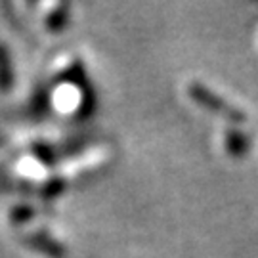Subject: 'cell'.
Wrapping results in <instances>:
<instances>
[{"instance_id": "cell-1", "label": "cell", "mask_w": 258, "mask_h": 258, "mask_svg": "<svg viewBox=\"0 0 258 258\" xmlns=\"http://www.w3.org/2000/svg\"><path fill=\"white\" fill-rule=\"evenodd\" d=\"M187 94H189V98H191L195 103H199L203 109L211 111V113L218 115L222 119H228L230 122H233V124H241V122H245V119H247V115H245L237 105H233V103H230L228 100H224V98L218 96L216 92H212L211 88H207L203 83H197V81L189 83L187 84Z\"/></svg>"}, {"instance_id": "cell-2", "label": "cell", "mask_w": 258, "mask_h": 258, "mask_svg": "<svg viewBox=\"0 0 258 258\" xmlns=\"http://www.w3.org/2000/svg\"><path fill=\"white\" fill-rule=\"evenodd\" d=\"M224 148H226V151L230 155H235V157L245 155L247 149H249V138L245 134L237 132V130H230L224 136Z\"/></svg>"}]
</instances>
